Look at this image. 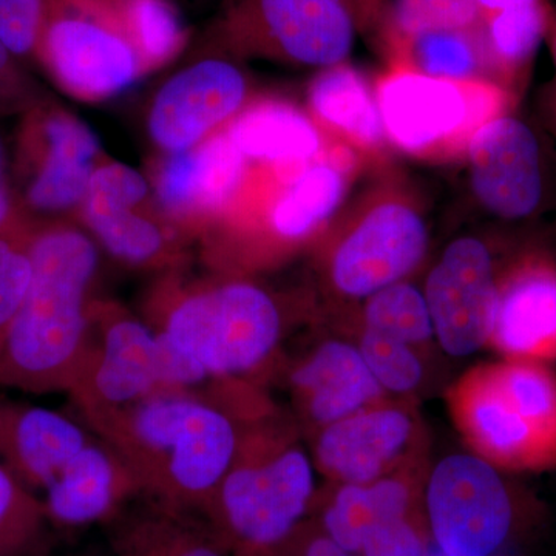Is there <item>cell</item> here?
Returning <instances> with one entry per match:
<instances>
[{
	"label": "cell",
	"mask_w": 556,
	"mask_h": 556,
	"mask_svg": "<svg viewBox=\"0 0 556 556\" xmlns=\"http://www.w3.org/2000/svg\"><path fill=\"white\" fill-rule=\"evenodd\" d=\"M50 527L42 497L0 464V556L51 555Z\"/></svg>",
	"instance_id": "obj_29"
},
{
	"label": "cell",
	"mask_w": 556,
	"mask_h": 556,
	"mask_svg": "<svg viewBox=\"0 0 556 556\" xmlns=\"http://www.w3.org/2000/svg\"><path fill=\"white\" fill-rule=\"evenodd\" d=\"M348 9L353 13L357 27L369 28L387 21L388 7L387 0H343Z\"/></svg>",
	"instance_id": "obj_40"
},
{
	"label": "cell",
	"mask_w": 556,
	"mask_h": 556,
	"mask_svg": "<svg viewBox=\"0 0 556 556\" xmlns=\"http://www.w3.org/2000/svg\"><path fill=\"white\" fill-rule=\"evenodd\" d=\"M105 159L86 121L40 98L22 113L11 174L25 214L36 222L75 217L91 175Z\"/></svg>",
	"instance_id": "obj_8"
},
{
	"label": "cell",
	"mask_w": 556,
	"mask_h": 556,
	"mask_svg": "<svg viewBox=\"0 0 556 556\" xmlns=\"http://www.w3.org/2000/svg\"><path fill=\"white\" fill-rule=\"evenodd\" d=\"M424 295L434 334L448 354L468 356L489 343L497 283L492 255L481 240L452 241L428 274Z\"/></svg>",
	"instance_id": "obj_16"
},
{
	"label": "cell",
	"mask_w": 556,
	"mask_h": 556,
	"mask_svg": "<svg viewBox=\"0 0 556 556\" xmlns=\"http://www.w3.org/2000/svg\"><path fill=\"white\" fill-rule=\"evenodd\" d=\"M431 535L426 511L372 527L362 538L358 556H428Z\"/></svg>",
	"instance_id": "obj_36"
},
{
	"label": "cell",
	"mask_w": 556,
	"mask_h": 556,
	"mask_svg": "<svg viewBox=\"0 0 556 556\" xmlns=\"http://www.w3.org/2000/svg\"><path fill=\"white\" fill-rule=\"evenodd\" d=\"M36 219L25 214L14 190L5 146L0 138V233H21L35 228Z\"/></svg>",
	"instance_id": "obj_39"
},
{
	"label": "cell",
	"mask_w": 556,
	"mask_h": 556,
	"mask_svg": "<svg viewBox=\"0 0 556 556\" xmlns=\"http://www.w3.org/2000/svg\"><path fill=\"white\" fill-rule=\"evenodd\" d=\"M555 53H556V40H555Z\"/></svg>",
	"instance_id": "obj_43"
},
{
	"label": "cell",
	"mask_w": 556,
	"mask_h": 556,
	"mask_svg": "<svg viewBox=\"0 0 556 556\" xmlns=\"http://www.w3.org/2000/svg\"><path fill=\"white\" fill-rule=\"evenodd\" d=\"M428 229L408 201L380 200L369 206L332 248L328 278L343 298L368 299L404 281L426 257Z\"/></svg>",
	"instance_id": "obj_14"
},
{
	"label": "cell",
	"mask_w": 556,
	"mask_h": 556,
	"mask_svg": "<svg viewBox=\"0 0 556 556\" xmlns=\"http://www.w3.org/2000/svg\"><path fill=\"white\" fill-rule=\"evenodd\" d=\"M40 98L38 87L25 75L21 62L0 43V115H22Z\"/></svg>",
	"instance_id": "obj_38"
},
{
	"label": "cell",
	"mask_w": 556,
	"mask_h": 556,
	"mask_svg": "<svg viewBox=\"0 0 556 556\" xmlns=\"http://www.w3.org/2000/svg\"><path fill=\"white\" fill-rule=\"evenodd\" d=\"M357 28L343 0H223L204 50L324 70L346 62Z\"/></svg>",
	"instance_id": "obj_7"
},
{
	"label": "cell",
	"mask_w": 556,
	"mask_h": 556,
	"mask_svg": "<svg viewBox=\"0 0 556 556\" xmlns=\"http://www.w3.org/2000/svg\"><path fill=\"white\" fill-rule=\"evenodd\" d=\"M376 97L387 138L413 153L468 144L503 108V93L481 79H437L409 67L380 80Z\"/></svg>",
	"instance_id": "obj_12"
},
{
	"label": "cell",
	"mask_w": 556,
	"mask_h": 556,
	"mask_svg": "<svg viewBox=\"0 0 556 556\" xmlns=\"http://www.w3.org/2000/svg\"><path fill=\"white\" fill-rule=\"evenodd\" d=\"M105 526L113 556H229L199 515L150 500L130 504Z\"/></svg>",
	"instance_id": "obj_25"
},
{
	"label": "cell",
	"mask_w": 556,
	"mask_h": 556,
	"mask_svg": "<svg viewBox=\"0 0 556 556\" xmlns=\"http://www.w3.org/2000/svg\"><path fill=\"white\" fill-rule=\"evenodd\" d=\"M475 0H393L387 24L399 46L426 33L468 30L482 24Z\"/></svg>",
	"instance_id": "obj_31"
},
{
	"label": "cell",
	"mask_w": 556,
	"mask_h": 556,
	"mask_svg": "<svg viewBox=\"0 0 556 556\" xmlns=\"http://www.w3.org/2000/svg\"><path fill=\"white\" fill-rule=\"evenodd\" d=\"M142 318L159 339L161 390L247 382L273 362L287 325L283 305L257 281L185 268L160 274Z\"/></svg>",
	"instance_id": "obj_1"
},
{
	"label": "cell",
	"mask_w": 556,
	"mask_h": 556,
	"mask_svg": "<svg viewBox=\"0 0 556 556\" xmlns=\"http://www.w3.org/2000/svg\"><path fill=\"white\" fill-rule=\"evenodd\" d=\"M76 223L108 252L130 268H186L192 241L160 211L148 175L127 164L104 160L91 175Z\"/></svg>",
	"instance_id": "obj_11"
},
{
	"label": "cell",
	"mask_w": 556,
	"mask_h": 556,
	"mask_svg": "<svg viewBox=\"0 0 556 556\" xmlns=\"http://www.w3.org/2000/svg\"><path fill=\"white\" fill-rule=\"evenodd\" d=\"M161 390V351L144 318L97 298L89 339L67 394L91 433Z\"/></svg>",
	"instance_id": "obj_9"
},
{
	"label": "cell",
	"mask_w": 556,
	"mask_h": 556,
	"mask_svg": "<svg viewBox=\"0 0 556 556\" xmlns=\"http://www.w3.org/2000/svg\"><path fill=\"white\" fill-rule=\"evenodd\" d=\"M470 186L482 207L500 218L535 212L543 197L540 146L522 121L496 116L467 144Z\"/></svg>",
	"instance_id": "obj_17"
},
{
	"label": "cell",
	"mask_w": 556,
	"mask_h": 556,
	"mask_svg": "<svg viewBox=\"0 0 556 556\" xmlns=\"http://www.w3.org/2000/svg\"><path fill=\"white\" fill-rule=\"evenodd\" d=\"M27 298L0 340V386L65 391L89 339L100 248L78 223L38 222L30 239Z\"/></svg>",
	"instance_id": "obj_2"
},
{
	"label": "cell",
	"mask_w": 556,
	"mask_h": 556,
	"mask_svg": "<svg viewBox=\"0 0 556 556\" xmlns=\"http://www.w3.org/2000/svg\"><path fill=\"white\" fill-rule=\"evenodd\" d=\"M249 166L223 129L186 152L159 155L146 175L160 211L193 243L232 206L247 185Z\"/></svg>",
	"instance_id": "obj_15"
},
{
	"label": "cell",
	"mask_w": 556,
	"mask_h": 556,
	"mask_svg": "<svg viewBox=\"0 0 556 556\" xmlns=\"http://www.w3.org/2000/svg\"><path fill=\"white\" fill-rule=\"evenodd\" d=\"M311 116L316 123L362 149H379L387 134L378 97L364 76L346 62L318 70L308 87Z\"/></svg>",
	"instance_id": "obj_27"
},
{
	"label": "cell",
	"mask_w": 556,
	"mask_h": 556,
	"mask_svg": "<svg viewBox=\"0 0 556 556\" xmlns=\"http://www.w3.org/2000/svg\"><path fill=\"white\" fill-rule=\"evenodd\" d=\"M255 556H358L340 547L314 518L302 522L276 546Z\"/></svg>",
	"instance_id": "obj_37"
},
{
	"label": "cell",
	"mask_w": 556,
	"mask_h": 556,
	"mask_svg": "<svg viewBox=\"0 0 556 556\" xmlns=\"http://www.w3.org/2000/svg\"><path fill=\"white\" fill-rule=\"evenodd\" d=\"M424 507L431 540L444 556H495L532 521L496 468L470 455L438 464Z\"/></svg>",
	"instance_id": "obj_10"
},
{
	"label": "cell",
	"mask_w": 556,
	"mask_h": 556,
	"mask_svg": "<svg viewBox=\"0 0 556 556\" xmlns=\"http://www.w3.org/2000/svg\"><path fill=\"white\" fill-rule=\"evenodd\" d=\"M225 130L249 163L305 166L324 152V138L313 116L276 98L249 101Z\"/></svg>",
	"instance_id": "obj_24"
},
{
	"label": "cell",
	"mask_w": 556,
	"mask_h": 556,
	"mask_svg": "<svg viewBox=\"0 0 556 556\" xmlns=\"http://www.w3.org/2000/svg\"><path fill=\"white\" fill-rule=\"evenodd\" d=\"M482 30L492 60L519 65L529 60L540 46L546 27V13L541 2L484 14Z\"/></svg>",
	"instance_id": "obj_32"
},
{
	"label": "cell",
	"mask_w": 556,
	"mask_h": 556,
	"mask_svg": "<svg viewBox=\"0 0 556 556\" xmlns=\"http://www.w3.org/2000/svg\"><path fill=\"white\" fill-rule=\"evenodd\" d=\"M314 496L308 455L265 413L243 424L236 457L199 517L229 555L255 556L306 518Z\"/></svg>",
	"instance_id": "obj_5"
},
{
	"label": "cell",
	"mask_w": 556,
	"mask_h": 556,
	"mask_svg": "<svg viewBox=\"0 0 556 556\" xmlns=\"http://www.w3.org/2000/svg\"><path fill=\"white\" fill-rule=\"evenodd\" d=\"M365 329L407 345H420L433 334L426 295L419 289L399 281L367 299Z\"/></svg>",
	"instance_id": "obj_30"
},
{
	"label": "cell",
	"mask_w": 556,
	"mask_h": 556,
	"mask_svg": "<svg viewBox=\"0 0 556 556\" xmlns=\"http://www.w3.org/2000/svg\"><path fill=\"white\" fill-rule=\"evenodd\" d=\"M33 229L21 233H0V340L5 336L30 289Z\"/></svg>",
	"instance_id": "obj_35"
},
{
	"label": "cell",
	"mask_w": 556,
	"mask_h": 556,
	"mask_svg": "<svg viewBox=\"0 0 556 556\" xmlns=\"http://www.w3.org/2000/svg\"><path fill=\"white\" fill-rule=\"evenodd\" d=\"M415 431L407 409L382 401L320 428L314 441V463L329 481L369 484L396 466Z\"/></svg>",
	"instance_id": "obj_18"
},
{
	"label": "cell",
	"mask_w": 556,
	"mask_h": 556,
	"mask_svg": "<svg viewBox=\"0 0 556 556\" xmlns=\"http://www.w3.org/2000/svg\"><path fill=\"white\" fill-rule=\"evenodd\" d=\"M358 351L383 390L408 393L422 380V362L407 343L365 329Z\"/></svg>",
	"instance_id": "obj_33"
},
{
	"label": "cell",
	"mask_w": 556,
	"mask_h": 556,
	"mask_svg": "<svg viewBox=\"0 0 556 556\" xmlns=\"http://www.w3.org/2000/svg\"><path fill=\"white\" fill-rule=\"evenodd\" d=\"M340 547L356 554L372 527L426 511L420 490L409 475H387L369 484H339L327 500L314 497L311 510Z\"/></svg>",
	"instance_id": "obj_23"
},
{
	"label": "cell",
	"mask_w": 556,
	"mask_h": 556,
	"mask_svg": "<svg viewBox=\"0 0 556 556\" xmlns=\"http://www.w3.org/2000/svg\"><path fill=\"white\" fill-rule=\"evenodd\" d=\"M64 413L0 397V464L33 492H43L93 438Z\"/></svg>",
	"instance_id": "obj_21"
},
{
	"label": "cell",
	"mask_w": 556,
	"mask_h": 556,
	"mask_svg": "<svg viewBox=\"0 0 556 556\" xmlns=\"http://www.w3.org/2000/svg\"><path fill=\"white\" fill-rule=\"evenodd\" d=\"M450 415L478 457L510 471L556 467V372L543 362L477 365L447 393Z\"/></svg>",
	"instance_id": "obj_6"
},
{
	"label": "cell",
	"mask_w": 556,
	"mask_h": 556,
	"mask_svg": "<svg viewBox=\"0 0 556 556\" xmlns=\"http://www.w3.org/2000/svg\"><path fill=\"white\" fill-rule=\"evenodd\" d=\"M251 79L243 61L214 50L164 80L153 94L146 127L159 155L186 152L225 129L247 108Z\"/></svg>",
	"instance_id": "obj_13"
},
{
	"label": "cell",
	"mask_w": 556,
	"mask_h": 556,
	"mask_svg": "<svg viewBox=\"0 0 556 556\" xmlns=\"http://www.w3.org/2000/svg\"><path fill=\"white\" fill-rule=\"evenodd\" d=\"M142 496L129 464L112 445L93 437L43 490L51 526L79 529L108 525Z\"/></svg>",
	"instance_id": "obj_19"
},
{
	"label": "cell",
	"mask_w": 556,
	"mask_h": 556,
	"mask_svg": "<svg viewBox=\"0 0 556 556\" xmlns=\"http://www.w3.org/2000/svg\"><path fill=\"white\" fill-rule=\"evenodd\" d=\"M346 167L338 161H313L281 189L265 215L266 233L278 247H298L313 237L345 199Z\"/></svg>",
	"instance_id": "obj_26"
},
{
	"label": "cell",
	"mask_w": 556,
	"mask_h": 556,
	"mask_svg": "<svg viewBox=\"0 0 556 556\" xmlns=\"http://www.w3.org/2000/svg\"><path fill=\"white\" fill-rule=\"evenodd\" d=\"M247 420L212 390H160L93 433L129 464L146 500L200 515L236 457Z\"/></svg>",
	"instance_id": "obj_3"
},
{
	"label": "cell",
	"mask_w": 556,
	"mask_h": 556,
	"mask_svg": "<svg viewBox=\"0 0 556 556\" xmlns=\"http://www.w3.org/2000/svg\"><path fill=\"white\" fill-rule=\"evenodd\" d=\"M54 0H0V43L17 61L38 64Z\"/></svg>",
	"instance_id": "obj_34"
},
{
	"label": "cell",
	"mask_w": 556,
	"mask_h": 556,
	"mask_svg": "<svg viewBox=\"0 0 556 556\" xmlns=\"http://www.w3.org/2000/svg\"><path fill=\"white\" fill-rule=\"evenodd\" d=\"M288 386L300 419L317 431L379 404L386 393L358 348L340 340L320 343L300 358Z\"/></svg>",
	"instance_id": "obj_20"
},
{
	"label": "cell",
	"mask_w": 556,
	"mask_h": 556,
	"mask_svg": "<svg viewBox=\"0 0 556 556\" xmlns=\"http://www.w3.org/2000/svg\"><path fill=\"white\" fill-rule=\"evenodd\" d=\"M408 67L447 80H478L492 61L482 24L468 30L426 33L402 46Z\"/></svg>",
	"instance_id": "obj_28"
},
{
	"label": "cell",
	"mask_w": 556,
	"mask_h": 556,
	"mask_svg": "<svg viewBox=\"0 0 556 556\" xmlns=\"http://www.w3.org/2000/svg\"><path fill=\"white\" fill-rule=\"evenodd\" d=\"M49 556H53V555H49ZM68 556H89V555H68Z\"/></svg>",
	"instance_id": "obj_42"
},
{
	"label": "cell",
	"mask_w": 556,
	"mask_h": 556,
	"mask_svg": "<svg viewBox=\"0 0 556 556\" xmlns=\"http://www.w3.org/2000/svg\"><path fill=\"white\" fill-rule=\"evenodd\" d=\"M506 358L556 361V268L532 260L497 287L495 325L489 343Z\"/></svg>",
	"instance_id": "obj_22"
},
{
	"label": "cell",
	"mask_w": 556,
	"mask_h": 556,
	"mask_svg": "<svg viewBox=\"0 0 556 556\" xmlns=\"http://www.w3.org/2000/svg\"><path fill=\"white\" fill-rule=\"evenodd\" d=\"M475 2H477L479 10L482 11V16H484V14L496 13V11L536 3L540 0H475Z\"/></svg>",
	"instance_id": "obj_41"
},
{
	"label": "cell",
	"mask_w": 556,
	"mask_h": 556,
	"mask_svg": "<svg viewBox=\"0 0 556 556\" xmlns=\"http://www.w3.org/2000/svg\"><path fill=\"white\" fill-rule=\"evenodd\" d=\"M189 39L174 0H54L38 65L72 100L98 104L167 67Z\"/></svg>",
	"instance_id": "obj_4"
}]
</instances>
